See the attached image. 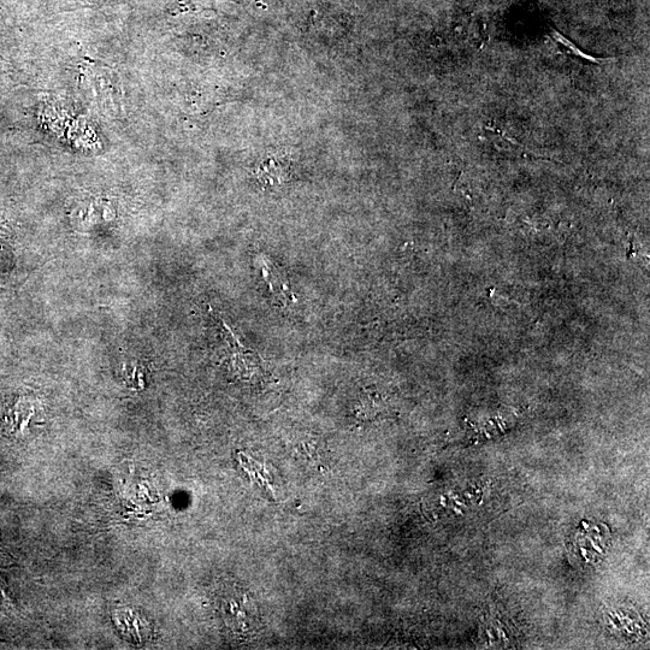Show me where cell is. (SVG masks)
<instances>
[{"mask_svg":"<svg viewBox=\"0 0 650 650\" xmlns=\"http://www.w3.org/2000/svg\"><path fill=\"white\" fill-rule=\"evenodd\" d=\"M602 620L610 634L625 642H637L648 635V623L634 606L608 604L602 608Z\"/></svg>","mask_w":650,"mask_h":650,"instance_id":"cell-1","label":"cell"},{"mask_svg":"<svg viewBox=\"0 0 650 650\" xmlns=\"http://www.w3.org/2000/svg\"><path fill=\"white\" fill-rule=\"evenodd\" d=\"M481 641L489 647H510L517 636L508 620L499 612L490 611L481 625Z\"/></svg>","mask_w":650,"mask_h":650,"instance_id":"cell-2","label":"cell"},{"mask_svg":"<svg viewBox=\"0 0 650 650\" xmlns=\"http://www.w3.org/2000/svg\"><path fill=\"white\" fill-rule=\"evenodd\" d=\"M259 264L263 279L267 282L274 298L283 306L294 303L292 289L285 273L267 257H260Z\"/></svg>","mask_w":650,"mask_h":650,"instance_id":"cell-3","label":"cell"},{"mask_svg":"<svg viewBox=\"0 0 650 650\" xmlns=\"http://www.w3.org/2000/svg\"><path fill=\"white\" fill-rule=\"evenodd\" d=\"M552 37L555 43H557L561 49H563V51H565L567 55H570L571 57H575L577 59H581V61L590 63H605L608 61V59L595 58L593 56L587 55V53L579 50L578 47L572 43V41L565 38L563 34H560L557 31H553Z\"/></svg>","mask_w":650,"mask_h":650,"instance_id":"cell-4","label":"cell"}]
</instances>
